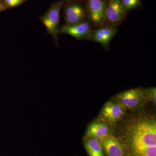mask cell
<instances>
[{
  "label": "cell",
  "mask_w": 156,
  "mask_h": 156,
  "mask_svg": "<svg viewBox=\"0 0 156 156\" xmlns=\"http://www.w3.org/2000/svg\"><path fill=\"white\" fill-rule=\"evenodd\" d=\"M128 135L132 152L156 146L155 122L144 120L137 122L132 126Z\"/></svg>",
  "instance_id": "cell-1"
},
{
  "label": "cell",
  "mask_w": 156,
  "mask_h": 156,
  "mask_svg": "<svg viewBox=\"0 0 156 156\" xmlns=\"http://www.w3.org/2000/svg\"><path fill=\"white\" fill-rule=\"evenodd\" d=\"M67 0H60L52 3L44 15L40 17L48 34L51 35L55 44L58 45V34L60 12L62 6Z\"/></svg>",
  "instance_id": "cell-2"
},
{
  "label": "cell",
  "mask_w": 156,
  "mask_h": 156,
  "mask_svg": "<svg viewBox=\"0 0 156 156\" xmlns=\"http://www.w3.org/2000/svg\"><path fill=\"white\" fill-rule=\"evenodd\" d=\"M66 25H72L88 20L83 0H67L62 7Z\"/></svg>",
  "instance_id": "cell-3"
},
{
  "label": "cell",
  "mask_w": 156,
  "mask_h": 156,
  "mask_svg": "<svg viewBox=\"0 0 156 156\" xmlns=\"http://www.w3.org/2000/svg\"><path fill=\"white\" fill-rule=\"evenodd\" d=\"M87 20L92 27L104 23L107 0H83Z\"/></svg>",
  "instance_id": "cell-4"
},
{
  "label": "cell",
  "mask_w": 156,
  "mask_h": 156,
  "mask_svg": "<svg viewBox=\"0 0 156 156\" xmlns=\"http://www.w3.org/2000/svg\"><path fill=\"white\" fill-rule=\"evenodd\" d=\"M128 14L123 8L122 0H107L104 24L118 27L126 20Z\"/></svg>",
  "instance_id": "cell-5"
},
{
  "label": "cell",
  "mask_w": 156,
  "mask_h": 156,
  "mask_svg": "<svg viewBox=\"0 0 156 156\" xmlns=\"http://www.w3.org/2000/svg\"><path fill=\"white\" fill-rule=\"evenodd\" d=\"M118 31L117 27L105 24L92 27L91 41L98 43L105 50H108L111 41Z\"/></svg>",
  "instance_id": "cell-6"
},
{
  "label": "cell",
  "mask_w": 156,
  "mask_h": 156,
  "mask_svg": "<svg viewBox=\"0 0 156 156\" xmlns=\"http://www.w3.org/2000/svg\"><path fill=\"white\" fill-rule=\"evenodd\" d=\"M92 27L88 20L72 25H64L59 28L58 34H65L78 40L92 39Z\"/></svg>",
  "instance_id": "cell-7"
},
{
  "label": "cell",
  "mask_w": 156,
  "mask_h": 156,
  "mask_svg": "<svg viewBox=\"0 0 156 156\" xmlns=\"http://www.w3.org/2000/svg\"><path fill=\"white\" fill-rule=\"evenodd\" d=\"M146 97L145 92L133 89L120 93L116 96L117 101L125 108H134L139 105Z\"/></svg>",
  "instance_id": "cell-8"
},
{
  "label": "cell",
  "mask_w": 156,
  "mask_h": 156,
  "mask_svg": "<svg viewBox=\"0 0 156 156\" xmlns=\"http://www.w3.org/2000/svg\"><path fill=\"white\" fill-rule=\"evenodd\" d=\"M126 113L125 108L118 101H109L105 105L101 111L104 119L114 123L122 119Z\"/></svg>",
  "instance_id": "cell-9"
},
{
  "label": "cell",
  "mask_w": 156,
  "mask_h": 156,
  "mask_svg": "<svg viewBox=\"0 0 156 156\" xmlns=\"http://www.w3.org/2000/svg\"><path fill=\"white\" fill-rule=\"evenodd\" d=\"M102 143L108 156H125V150L122 144L114 136L109 135Z\"/></svg>",
  "instance_id": "cell-10"
},
{
  "label": "cell",
  "mask_w": 156,
  "mask_h": 156,
  "mask_svg": "<svg viewBox=\"0 0 156 156\" xmlns=\"http://www.w3.org/2000/svg\"><path fill=\"white\" fill-rule=\"evenodd\" d=\"M109 128L106 124L101 122L92 123L87 131V138L92 137L101 141L109 136Z\"/></svg>",
  "instance_id": "cell-11"
},
{
  "label": "cell",
  "mask_w": 156,
  "mask_h": 156,
  "mask_svg": "<svg viewBox=\"0 0 156 156\" xmlns=\"http://www.w3.org/2000/svg\"><path fill=\"white\" fill-rule=\"evenodd\" d=\"M85 147L89 156H105L100 141L95 138H87Z\"/></svg>",
  "instance_id": "cell-12"
},
{
  "label": "cell",
  "mask_w": 156,
  "mask_h": 156,
  "mask_svg": "<svg viewBox=\"0 0 156 156\" xmlns=\"http://www.w3.org/2000/svg\"><path fill=\"white\" fill-rule=\"evenodd\" d=\"M122 5L126 12L141 9L143 5L141 0H122Z\"/></svg>",
  "instance_id": "cell-13"
},
{
  "label": "cell",
  "mask_w": 156,
  "mask_h": 156,
  "mask_svg": "<svg viewBox=\"0 0 156 156\" xmlns=\"http://www.w3.org/2000/svg\"><path fill=\"white\" fill-rule=\"evenodd\" d=\"M134 156H156V146L147 147L132 152Z\"/></svg>",
  "instance_id": "cell-14"
},
{
  "label": "cell",
  "mask_w": 156,
  "mask_h": 156,
  "mask_svg": "<svg viewBox=\"0 0 156 156\" xmlns=\"http://www.w3.org/2000/svg\"><path fill=\"white\" fill-rule=\"evenodd\" d=\"M27 0H5V6L9 8H14L21 5Z\"/></svg>",
  "instance_id": "cell-15"
},
{
  "label": "cell",
  "mask_w": 156,
  "mask_h": 156,
  "mask_svg": "<svg viewBox=\"0 0 156 156\" xmlns=\"http://www.w3.org/2000/svg\"><path fill=\"white\" fill-rule=\"evenodd\" d=\"M146 97L148 98L149 99L156 103V88H151L146 90L145 92Z\"/></svg>",
  "instance_id": "cell-16"
},
{
  "label": "cell",
  "mask_w": 156,
  "mask_h": 156,
  "mask_svg": "<svg viewBox=\"0 0 156 156\" xmlns=\"http://www.w3.org/2000/svg\"><path fill=\"white\" fill-rule=\"evenodd\" d=\"M5 6L4 5H3L2 3L0 2V12L3 11H5Z\"/></svg>",
  "instance_id": "cell-17"
}]
</instances>
